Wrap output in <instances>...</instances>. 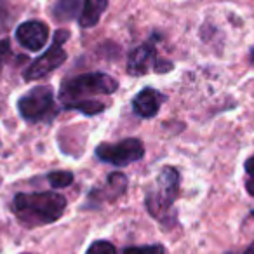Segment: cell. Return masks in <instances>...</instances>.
I'll list each match as a JSON object with an SVG mask.
<instances>
[{"label": "cell", "mask_w": 254, "mask_h": 254, "mask_svg": "<svg viewBox=\"0 0 254 254\" xmlns=\"http://www.w3.org/2000/svg\"><path fill=\"white\" fill-rule=\"evenodd\" d=\"M18 110L23 119L30 124L51 122L60 113V108L54 101L53 89L47 85L33 87L30 92L21 96L18 101Z\"/></svg>", "instance_id": "obj_4"}, {"label": "cell", "mask_w": 254, "mask_h": 254, "mask_svg": "<svg viewBox=\"0 0 254 254\" xmlns=\"http://www.w3.org/2000/svg\"><path fill=\"white\" fill-rule=\"evenodd\" d=\"M124 254H166L162 246H145V247H127Z\"/></svg>", "instance_id": "obj_15"}, {"label": "cell", "mask_w": 254, "mask_h": 254, "mask_svg": "<svg viewBox=\"0 0 254 254\" xmlns=\"http://www.w3.org/2000/svg\"><path fill=\"white\" fill-rule=\"evenodd\" d=\"M106 5H108V0H85L80 16H78V23L82 28H92L98 25Z\"/></svg>", "instance_id": "obj_10"}, {"label": "cell", "mask_w": 254, "mask_h": 254, "mask_svg": "<svg viewBox=\"0 0 254 254\" xmlns=\"http://www.w3.org/2000/svg\"><path fill=\"white\" fill-rule=\"evenodd\" d=\"M18 219L26 226H42L54 223L63 216L66 198L56 191H37V193H18L12 200Z\"/></svg>", "instance_id": "obj_1"}, {"label": "cell", "mask_w": 254, "mask_h": 254, "mask_svg": "<svg viewBox=\"0 0 254 254\" xmlns=\"http://www.w3.org/2000/svg\"><path fill=\"white\" fill-rule=\"evenodd\" d=\"M150 68H155L157 71L171 70V64H160V60L157 58L155 46L152 42L143 44V46L136 47L129 56L127 61V71L131 75H145Z\"/></svg>", "instance_id": "obj_7"}, {"label": "cell", "mask_w": 254, "mask_h": 254, "mask_svg": "<svg viewBox=\"0 0 254 254\" xmlns=\"http://www.w3.org/2000/svg\"><path fill=\"white\" fill-rule=\"evenodd\" d=\"M228 254H235V253H228Z\"/></svg>", "instance_id": "obj_20"}, {"label": "cell", "mask_w": 254, "mask_h": 254, "mask_svg": "<svg viewBox=\"0 0 254 254\" xmlns=\"http://www.w3.org/2000/svg\"><path fill=\"white\" fill-rule=\"evenodd\" d=\"M126 188H127V176H126V174L113 173L112 176H108V180H106L105 188H103L105 195H101V197H99V202L115 200V198H119L120 195L126 191Z\"/></svg>", "instance_id": "obj_12"}, {"label": "cell", "mask_w": 254, "mask_h": 254, "mask_svg": "<svg viewBox=\"0 0 254 254\" xmlns=\"http://www.w3.org/2000/svg\"><path fill=\"white\" fill-rule=\"evenodd\" d=\"M143 155H145V146H143L141 139H136V138L124 139V141H119L115 145L101 143L96 148V157L101 162L112 164V166L117 167L129 166V164L143 159Z\"/></svg>", "instance_id": "obj_6"}, {"label": "cell", "mask_w": 254, "mask_h": 254, "mask_svg": "<svg viewBox=\"0 0 254 254\" xmlns=\"http://www.w3.org/2000/svg\"><path fill=\"white\" fill-rule=\"evenodd\" d=\"M11 54V47H9V40H2L0 42V64L4 63L5 58Z\"/></svg>", "instance_id": "obj_16"}, {"label": "cell", "mask_w": 254, "mask_h": 254, "mask_svg": "<svg viewBox=\"0 0 254 254\" xmlns=\"http://www.w3.org/2000/svg\"><path fill=\"white\" fill-rule=\"evenodd\" d=\"M85 254H117V249L108 240H96L91 244Z\"/></svg>", "instance_id": "obj_14"}, {"label": "cell", "mask_w": 254, "mask_h": 254, "mask_svg": "<svg viewBox=\"0 0 254 254\" xmlns=\"http://www.w3.org/2000/svg\"><path fill=\"white\" fill-rule=\"evenodd\" d=\"M164 101V94H160L157 89L145 87L132 101V108L141 119H153L159 113L160 105Z\"/></svg>", "instance_id": "obj_9"}, {"label": "cell", "mask_w": 254, "mask_h": 254, "mask_svg": "<svg viewBox=\"0 0 254 254\" xmlns=\"http://www.w3.org/2000/svg\"><path fill=\"white\" fill-rule=\"evenodd\" d=\"M244 254H254V242L251 244L249 247H247V251H246V253H244Z\"/></svg>", "instance_id": "obj_19"}, {"label": "cell", "mask_w": 254, "mask_h": 254, "mask_svg": "<svg viewBox=\"0 0 254 254\" xmlns=\"http://www.w3.org/2000/svg\"><path fill=\"white\" fill-rule=\"evenodd\" d=\"M246 171H247V174H249V176H254V155L251 157V159H247Z\"/></svg>", "instance_id": "obj_17"}, {"label": "cell", "mask_w": 254, "mask_h": 254, "mask_svg": "<svg viewBox=\"0 0 254 254\" xmlns=\"http://www.w3.org/2000/svg\"><path fill=\"white\" fill-rule=\"evenodd\" d=\"M68 35H70V33H68L66 30H58V32L54 33V40L49 49H47L42 56L37 58V60L25 70L23 77H25L26 82L46 77L47 73H51V71L60 68L61 64L64 63V60H66V51L63 49V44L68 40Z\"/></svg>", "instance_id": "obj_5"}, {"label": "cell", "mask_w": 254, "mask_h": 254, "mask_svg": "<svg viewBox=\"0 0 254 254\" xmlns=\"http://www.w3.org/2000/svg\"><path fill=\"white\" fill-rule=\"evenodd\" d=\"M47 181L54 188H66L73 183V174L70 171H54L47 176Z\"/></svg>", "instance_id": "obj_13"}, {"label": "cell", "mask_w": 254, "mask_h": 254, "mask_svg": "<svg viewBox=\"0 0 254 254\" xmlns=\"http://www.w3.org/2000/svg\"><path fill=\"white\" fill-rule=\"evenodd\" d=\"M16 39L21 44L25 49L28 51H40L44 46H46L47 39H49V28H47L46 23L37 21V19H32V21L21 23L16 30Z\"/></svg>", "instance_id": "obj_8"}, {"label": "cell", "mask_w": 254, "mask_h": 254, "mask_svg": "<svg viewBox=\"0 0 254 254\" xmlns=\"http://www.w3.org/2000/svg\"><path fill=\"white\" fill-rule=\"evenodd\" d=\"M178 191H180V173L171 166L164 167L157 178L155 187L148 190L145 198L146 211L150 212V216H153L157 221L166 223L178 198Z\"/></svg>", "instance_id": "obj_3"}, {"label": "cell", "mask_w": 254, "mask_h": 254, "mask_svg": "<svg viewBox=\"0 0 254 254\" xmlns=\"http://www.w3.org/2000/svg\"><path fill=\"white\" fill-rule=\"evenodd\" d=\"M246 187H247V191H249V193L254 197V176H249V180H247Z\"/></svg>", "instance_id": "obj_18"}, {"label": "cell", "mask_w": 254, "mask_h": 254, "mask_svg": "<svg viewBox=\"0 0 254 254\" xmlns=\"http://www.w3.org/2000/svg\"><path fill=\"white\" fill-rule=\"evenodd\" d=\"M85 0H58L53 9V16L58 21H70L80 16Z\"/></svg>", "instance_id": "obj_11"}, {"label": "cell", "mask_w": 254, "mask_h": 254, "mask_svg": "<svg viewBox=\"0 0 254 254\" xmlns=\"http://www.w3.org/2000/svg\"><path fill=\"white\" fill-rule=\"evenodd\" d=\"M119 82L113 77L101 71L96 73H84L71 77L61 84L60 99L64 108H71L82 101H89L94 96H110L117 91Z\"/></svg>", "instance_id": "obj_2"}]
</instances>
